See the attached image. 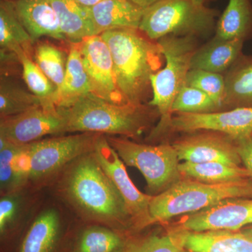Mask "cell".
Listing matches in <instances>:
<instances>
[{"mask_svg": "<svg viewBox=\"0 0 252 252\" xmlns=\"http://www.w3.org/2000/svg\"><path fill=\"white\" fill-rule=\"evenodd\" d=\"M100 35L110 50L116 81L124 100L143 104L152 91L151 77L161 69L165 60L160 46L134 28L110 30Z\"/></svg>", "mask_w": 252, "mask_h": 252, "instance_id": "1", "label": "cell"}, {"mask_svg": "<svg viewBox=\"0 0 252 252\" xmlns=\"http://www.w3.org/2000/svg\"><path fill=\"white\" fill-rule=\"evenodd\" d=\"M73 162L63 183L69 203L89 220L108 225L131 223L124 199L94 152Z\"/></svg>", "mask_w": 252, "mask_h": 252, "instance_id": "2", "label": "cell"}, {"mask_svg": "<svg viewBox=\"0 0 252 252\" xmlns=\"http://www.w3.org/2000/svg\"><path fill=\"white\" fill-rule=\"evenodd\" d=\"M152 107L130 103L115 104L89 94L72 105L61 109L67 121V132H94L134 137L151 122Z\"/></svg>", "mask_w": 252, "mask_h": 252, "instance_id": "3", "label": "cell"}, {"mask_svg": "<svg viewBox=\"0 0 252 252\" xmlns=\"http://www.w3.org/2000/svg\"><path fill=\"white\" fill-rule=\"evenodd\" d=\"M252 198V178L220 184L180 180L154 195L149 205L152 223L165 222L212 206L227 198Z\"/></svg>", "mask_w": 252, "mask_h": 252, "instance_id": "4", "label": "cell"}, {"mask_svg": "<svg viewBox=\"0 0 252 252\" xmlns=\"http://www.w3.org/2000/svg\"><path fill=\"white\" fill-rule=\"evenodd\" d=\"M165 65L151 77L152 98L148 104L157 109L160 121L154 134L169 128L172 120V107L181 89L187 84V78L195 51L194 36H167L157 41Z\"/></svg>", "mask_w": 252, "mask_h": 252, "instance_id": "5", "label": "cell"}, {"mask_svg": "<svg viewBox=\"0 0 252 252\" xmlns=\"http://www.w3.org/2000/svg\"><path fill=\"white\" fill-rule=\"evenodd\" d=\"M217 10L191 0H159L144 9L139 30L151 40L205 34L216 26Z\"/></svg>", "mask_w": 252, "mask_h": 252, "instance_id": "6", "label": "cell"}, {"mask_svg": "<svg viewBox=\"0 0 252 252\" xmlns=\"http://www.w3.org/2000/svg\"><path fill=\"white\" fill-rule=\"evenodd\" d=\"M106 137L125 165L140 170L151 193L158 195L180 180V160L173 145H147L112 135Z\"/></svg>", "mask_w": 252, "mask_h": 252, "instance_id": "7", "label": "cell"}, {"mask_svg": "<svg viewBox=\"0 0 252 252\" xmlns=\"http://www.w3.org/2000/svg\"><path fill=\"white\" fill-rule=\"evenodd\" d=\"M102 135L80 132L29 144L30 180H37L48 177L69 162L94 152L96 142Z\"/></svg>", "mask_w": 252, "mask_h": 252, "instance_id": "8", "label": "cell"}, {"mask_svg": "<svg viewBox=\"0 0 252 252\" xmlns=\"http://www.w3.org/2000/svg\"><path fill=\"white\" fill-rule=\"evenodd\" d=\"M94 153L124 199L131 223L138 229L152 224L149 205L153 195L142 193L135 187L127 174L125 164L111 147L106 135L99 137Z\"/></svg>", "mask_w": 252, "mask_h": 252, "instance_id": "9", "label": "cell"}, {"mask_svg": "<svg viewBox=\"0 0 252 252\" xmlns=\"http://www.w3.org/2000/svg\"><path fill=\"white\" fill-rule=\"evenodd\" d=\"M64 133H67V121L59 108L41 106L0 120V138L19 145L32 143L44 136Z\"/></svg>", "mask_w": 252, "mask_h": 252, "instance_id": "10", "label": "cell"}, {"mask_svg": "<svg viewBox=\"0 0 252 252\" xmlns=\"http://www.w3.org/2000/svg\"><path fill=\"white\" fill-rule=\"evenodd\" d=\"M170 127L182 132L214 131L238 142L252 135V107L202 114L177 113L172 118Z\"/></svg>", "mask_w": 252, "mask_h": 252, "instance_id": "11", "label": "cell"}, {"mask_svg": "<svg viewBox=\"0 0 252 252\" xmlns=\"http://www.w3.org/2000/svg\"><path fill=\"white\" fill-rule=\"evenodd\" d=\"M252 224V198H233L186 215L180 226L190 232L238 231Z\"/></svg>", "mask_w": 252, "mask_h": 252, "instance_id": "12", "label": "cell"}, {"mask_svg": "<svg viewBox=\"0 0 252 252\" xmlns=\"http://www.w3.org/2000/svg\"><path fill=\"white\" fill-rule=\"evenodd\" d=\"M79 46L92 94L112 103H126L117 86L110 50L100 34L88 36Z\"/></svg>", "mask_w": 252, "mask_h": 252, "instance_id": "13", "label": "cell"}, {"mask_svg": "<svg viewBox=\"0 0 252 252\" xmlns=\"http://www.w3.org/2000/svg\"><path fill=\"white\" fill-rule=\"evenodd\" d=\"M179 160L193 163L220 162L240 166L241 158L236 143L226 137L213 133L186 137L172 144Z\"/></svg>", "mask_w": 252, "mask_h": 252, "instance_id": "14", "label": "cell"}, {"mask_svg": "<svg viewBox=\"0 0 252 252\" xmlns=\"http://www.w3.org/2000/svg\"><path fill=\"white\" fill-rule=\"evenodd\" d=\"M19 21L34 43L43 36L66 40L59 17L48 0H12Z\"/></svg>", "mask_w": 252, "mask_h": 252, "instance_id": "15", "label": "cell"}, {"mask_svg": "<svg viewBox=\"0 0 252 252\" xmlns=\"http://www.w3.org/2000/svg\"><path fill=\"white\" fill-rule=\"evenodd\" d=\"M87 9L97 35L119 28L139 29L144 11L130 0H102Z\"/></svg>", "mask_w": 252, "mask_h": 252, "instance_id": "16", "label": "cell"}, {"mask_svg": "<svg viewBox=\"0 0 252 252\" xmlns=\"http://www.w3.org/2000/svg\"><path fill=\"white\" fill-rule=\"evenodd\" d=\"M29 144L19 145L0 138V189L1 195L14 193L31 175Z\"/></svg>", "mask_w": 252, "mask_h": 252, "instance_id": "17", "label": "cell"}, {"mask_svg": "<svg viewBox=\"0 0 252 252\" xmlns=\"http://www.w3.org/2000/svg\"><path fill=\"white\" fill-rule=\"evenodd\" d=\"M244 43L243 39H223L215 36L195 51L190 69L222 74L228 70L243 54Z\"/></svg>", "mask_w": 252, "mask_h": 252, "instance_id": "18", "label": "cell"}, {"mask_svg": "<svg viewBox=\"0 0 252 252\" xmlns=\"http://www.w3.org/2000/svg\"><path fill=\"white\" fill-rule=\"evenodd\" d=\"M185 248L190 252H252V241L240 231H188Z\"/></svg>", "mask_w": 252, "mask_h": 252, "instance_id": "19", "label": "cell"}, {"mask_svg": "<svg viewBox=\"0 0 252 252\" xmlns=\"http://www.w3.org/2000/svg\"><path fill=\"white\" fill-rule=\"evenodd\" d=\"M91 93L90 81L83 63L79 43H70L64 81L58 89L56 107L67 108Z\"/></svg>", "mask_w": 252, "mask_h": 252, "instance_id": "20", "label": "cell"}, {"mask_svg": "<svg viewBox=\"0 0 252 252\" xmlns=\"http://www.w3.org/2000/svg\"><path fill=\"white\" fill-rule=\"evenodd\" d=\"M59 17L61 30L69 43H79L97 35L89 10L75 0H48Z\"/></svg>", "mask_w": 252, "mask_h": 252, "instance_id": "21", "label": "cell"}, {"mask_svg": "<svg viewBox=\"0 0 252 252\" xmlns=\"http://www.w3.org/2000/svg\"><path fill=\"white\" fill-rule=\"evenodd\" d=\"M224 77L223 107H252V56L242 54Z\"/></svg>", "mask_w": 252, "mask_h": 252, "instance_id": "22", "label": "cell"}, {"mask_svg": "<svg viewBox=\"0 0 252 252\" xmlns=\"http://www.w3.org/2000/svg\"><path fill=\"white\" fill-rule=\"evenodd\" d=\"M215 36L223 39L252 37V0H229L216 24Z\"/></svg>", "mask_w": 252, "mask_h": 252, "instance_id": "23", "label": "cell"}, {"mask_svg": "<svg viewBox=\"0 0 252 252\" xmlns=\"http://www.w3.org/2000/svg\"><path fill=\"white\" fill-rule=\"evenodd\" d=\"M41 102L18 76L0 75V117L18 115L41 107Z\"/></svg>", "mask_w": 252, "mask_h": 252, "instance_id": "24", "label": "cell"}, {"mask_svg": "<svg viewBox=\"0 0 252 252\" xmlns=\"http://www.w3.org/2000/svg\"><path fill=\"white\" fill-rule=\"evenodd\" d=\"M34 41L18 19L12 0L0 1V48L14 51H25L32 58Z\"/></svg>", "mask_w": 252, "mask_h": 252, "instance_id": "25", "label": "cell"}, {"mask_svg": "<svg viewBox=\"0 0 252 252\" xmlns=\"http://www.w3.org/2000/svg\"><path fill=\"white\" fill-rule=\"evenodd\" d=\"M61 230L59 212L46 210L33 222L21 245L19 252H52Z\"/></svg>", "mask_w": 252, "mask_h": 252, "instance_id": "26", "label": "cell"}, {"mask_svg": "<svg viewBox=\"0 0 252 252\" xmlns=\"http://www.w3.org/2000/svg\"><path fill=\"white\" fill-rule=\"evenodd\" d=\"M181 175L208 184H220L252 178L245 167L233 166L220 162H184L179 165Z\"/></svg>", "mask_w": 252, "mask_h": 252, "instance_id": "27", "label": "cell"}, {"mask_svg": "<svg viewBox=\"0 0 252 252\" xmlns=\"http://www.w3.org/2000/svg\"><path fill=\"white\" fill-rule=\"evenodd\" d=\"M22 65V79L29 90L40 100L41 107L56 109L58 88L25 51L17 54Z\"/></svg>", "mask_w": 252, "mask_h": 252, "instance_id": "28", "label": "cell"}, {"mask_svg": "<svg viewBox=\"0 0 252 252\" xmlns=\"http://www.w3.org/2000/svg\"><path fill=\"white\" fill-rule=\"evenodd\" d=\"M188 230L179 226L167 234L152 235L126 245L122 252H180L185 248Z\"/></svg>", "mask_w": 252, "mask_h": 252, "instance_id": "29", "label": "cell"}, {"mask_svg": "<svg viewBox=\"0 0 252 252\" xmlns=\"http://www.w3.org/2000/svg\"><path fill=\"white\" fill-rule=\"evenodd\" d=\"M34 58L41 71L59 89L65 75L67 56L56 46L43 42L34 49Z\"/></svg>", "mask_w": 252, "mask_h": 252, "instance_id": "30", "label": "cell"}, {"mask_svg": "<svg viewBox=\"0 0 252 252\" xmlns=\"http://www.w3.org/2000/svg\"><path fill=\"white\" fill-rule=\"evenodd\" d=\"M124 240L116 232L102 226H91L79 239V252H122Z\"/></svg>", "mask_w": 252, "mask_h": 252, "instance_id": "31", "label": "cell"}, {"mask_svg": "<svg viewBox=\"0 0 252 252\" xmlns=\"http://www.w3.org/2000/svg\"><path fill=\"white\" fill-rule=\"evenodd\" d=\"M220 110L216 102L205 93L186 85L181 89L172 104V112L202 114Z\"/></svg>", "mask_w": 252, "mask_h": 252, "instance_id": "32", "label": "cell"}, {"mask_svg": "<svg viewBox=\"0 0 252 252\" xmlns=\"http://www.w3.org/2000/svg\"><path fill=\"white\" fill-rule=\"evenodd\" d=\"M186 85L203 91L216 102L220 109L223 108L225 84L222 74L191 69L187 75Z\"/></svg>", "mask_w": 252, "mask_h": 252, "instance_id": "33", "label": "cell"}, {"mask_svg": "<svg viewBox=\"0 0 252 252\" xmlns=\"http://www.w3.org/2000/svg\"><path fill=\"white\" fill-rule=\"evenodd\" d=\"M18 209V201L14 193L1 195L0 200V231L4 233L6 225L14 220Z\"/></svg>", "mask_w": 252, "mask_h": 252, "instance_id": "34", "label": "cell"}, {"mask_svg": "<svg viewBox=\"0 0 252 252\" xmlns=\"http://www.w3.org/2000/svg\"><path fill=\"white\" fill-rule=\"evenodd\" d=\"M0 75L18 76L20 67L22 68L18 55L9 50L0 49Z\"/></svg>", "mask_w": 252, "mask_h": 252, "instance_id": "35", "label": "cell"}, {"mask_svg": "<svg viewBox=\"0 0 252 252\" xmlns=\"http://www.w3.org/2000/svg\"><path fill=\"white\" fill-rule=\"evenodd\" d=\"M244 167L252 177V135L235 142Z\"/></svg>", "mask_w": 252, "mask_h": 252, "instance_id": "36", "label": "cell"}, {"mask_svg": "<svg viewBox=\"0 0 252 252\" xmlns=\"http://www.w3.org/2000/svg\"><path fill=\"white\" fill-rule=\"evenodd\" d=\"M130 1L137 5V6H140L142 9H145L152 6L154 3L159 1V0H130Z\"/></svg>", "mask_w": 252, "mask_h": 252, "instance_id": "37", "label": "cell"}, {"mask_svg": "<svg viewBox=\"0 0 252 252\" xmlns=\"http://www.w3.org/2000/svg\"><path fill=\"white\" fill-rule=\"evenodd\" d=\"M76 1L84 8H91L102 1V0H75Z\"/></svg>", "mask_w": 252, "mask_h": 252, "instance_id": "38", "label": "cell"}, {"mask_svg": "<svg viewBox=\"0 0 252 252\" xmlns=\"http://www.w3.org/2000/svg\"><path fill=\"white\" fill-rule=\"evenodd\" d=\"M243 235H245L246 238L250 239L252 241V224L248 225V226L242 228L241 230H238Z\"/></svg>", "mask_w": 252, "mask_h": 252, "instance_id": "39", "label": "cell"}, {"mask_svg": "<svg viewBox=\"0 0 252 252\" xmlns=\"http://www.w3.org/2000/svg\"><path fill=\"white\" fill-rule=\"evenodd\" d=\"M191 1H193L195 4L202 5V6H206V3L209 0H191Z\"/></svg>", "mask_w": 252, "mask_h": 252, "instance_id": "40", "label": "cell"}, {"mask_svg": "<svg viewBox=\"0 0 252 252\" xmlns=\"http://www.w3.org/2000/svg\"><path fill=\"white\" fill-rule=\"evenodd\" d=\"M180 252H190V251H189V250H187V249L184 248L183 250H181Z\"/></svg>", "mask_w": 252, "mask_h": 252, "instance_id": "41", "label": "cell"}]
</instances>
